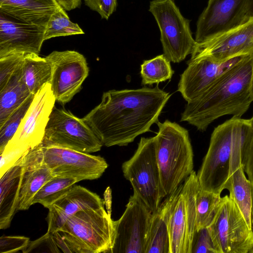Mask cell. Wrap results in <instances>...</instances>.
Wrapping results in <instances>:
<instances>
[{
  "label": "cell",
  "instance_id": "277c9868",
  "mask_svg": "<svg viewBox=\"0 0 253 253\" xmlns=\"http://www.w3.org/2000/svg\"><path fill=\"white\" fill-rule=\"evenodd\" d=\"M156 156L165 197L172 194L193 171L188 131L175 122L157 123Z\"/></svg>",
  "mask_w": 253,
  "mask_h": 253
},
{
  "label": "cell",
  "instance_id": "7c38bea8",
  "mask_svg": "<svg viewBox=\"0 0 253 253\" xmlns=\"http://www.w3.org/2000/svg\"><path fill=\"white\" fill-rule=\"evenodd\" d=\"M152 212L133 192L122 216L114 220L115 237L110 253H144Z\"/></svg>",
  "mask_w": 253,
  "mask_h": 253
},
{
  "label": "cell",
  "instance_id": "8fae6325",
  "mask_svg": "<svg viewBox=\"0 0 253 253\" xmlns=\"http://www.w3.org/2000/svg\"><path fill=\"white\" fill-rule=\"evenodd\" d=\"M42 144L86 153L100 151L103 146L82 118L64 109L55 107L45 127Z\"/></svg>",
  "mask_w": 253,
  "mask_h": 253
},
{
  "label": "cell",
  "instance_id": "ac0fdd59",
  "mask_svg": "<svg viewBox=\"0 0 253 253\" xmlns=\"http://www.w3.org/2000/svg\"><path fill=\"white\" fill-rule=\"evenodd\" d=\"M45 27L23 22L0 11V58L14 53L39 54Z\"/></svg>",
  "mask_w": 253,
  "mask_h": 253
},
{
  "label": "cell",
  "instance_id": "f35d334b",
  "mask_svg": "<svg viewBox=\"0 0 253 253\" xmlns=\"http://www.w3.org/2000/svg\"><path fill=\"white\" fill-rule=\"evenodd\" d=\"M248 13L249 18L253 17V0H248Z\"/></svg>",
  "mask_w": 253,
  "mask_h": 253
},
{
  "label": "cell",
  "instance_id": "e0dca14e",
  "mask_svg": "<svg viewBox=\"0 0 253 253\" xmlns=\"http://www.w3.org/2000/svg\"><path fill=\"white\" fill-rule=\"evenodd\" d=\"M249 55H242L223 62L199 58L190 59L180 75L177 91L187 102L200 96L232 69L245 61Z\"/></svg>",
  "mask_w": 253,
  "mask_h": 253
},
{
  "label": "cell",
  "instance_id": "4fadbf2b",
  "mask_svg": "<svg viewBox=\"0 0 253 253\" xmlns=\"http://www.w3.org/2000/svg\"><path fill=\"white\" fill-rule=\"evenodd\" d=\"M45 58L51 67L52 92L56 101L64 105L80 91L88 75L86 59L74 50L53 51Z\"/></svg>",
  "mask_w": 253,
  "mask_h": 253
},
{
  "label": "cell",
  "instance_id": "f546056e",
  "mask_svg": "<svg viewBox=\"0 0 253 253\" xmlns=\"http://www.w3.org/2000/svg\"><path fill=\"white\" fill-rule=\"evenodd\" d=\"M84 34L77 24L69 19L65 10L60 6L50 16L46 26L44 40L50 38Z\"/></svg>",
  "mask_w": 253,
  "mask_h": 253
},
{
  "label": "cell",
  "instance_id": "484cf974",
  "mask_svg": "<svg viewBox=\"0 0 253 253\" xmlns=\"http://www.w3.org/2000/svg\"><path fill=\"white\" fill-rule=\"evenodd\" d=\"M21 70L23 80L33 95L45 84L49 83L51 70L45 57H41L35 53L25 54Z\"/></svg>",
  "mask_w": 253,
  "mask_h": 253
},
{
  "label": "cell",
  "instance_id": "836d02e7",
  "mask_svg": "<svg viewBox=\"0 0 253 253\" xmlns=\"http://www.w3.org/2000/svg\"><path fill=\"white\" fill-rule=\"evenodd\" d=\"M22 252L56 253L60 251L53 238L52 234L47 232L36 240L30 242L26 249Z\"/></svg>",
  "mask_w": 253,
  "mask_h": 253
},
{
  "label": "cell",
  "instance_id": "8d00e7d4",
  "mask_svg": "<svg viewBox=\"0 0 253 253\" xmlns=\"http://www.w3.org/2000/svg\"><path fill=\"white\" fill-rule=\"evenodd\" d=\"M253 123V116L251 118ZM243 166L244 171L247 175L248 179L251 181H253V129L252 138L244 158L243 161Z\"/></svg>",
  "mask_w": 253,
  "mask_h": 253
},
{
  "label": "cell",
  "instance_id": "44dd1931",
  "mask_svg": "<svg viewBox=\"0 0 253 253\" xmlns=\"http://www.w3.org/2000/svg\"><path fill=\"white\" fill-rule=\"evenodd\" d=\"M61 6L56 0H0V11L26 23L46 26Z\"/></svg>",
  "mask_w": 253,
  "mask_h": 253
},
{
  "label": "cell",
  "instance_id": "6da1fadb",
  "mask_svg": "<svg viewBox=\"0 0 253 253\" xmlns=\"http://www.w3.org/2000/svg\"><path fill=\"white\" fill-rule=\"evenodd\" d=\"M170 94L160 89L110 90L83 120L106 147L126 146L138 135L151 131Z\"/></svg>",
  "mask_w": 253,
  "mask_h": 253
},
{
  "label": "cell",
  "instance_id": "5b68a950",
  "mask_svg": "<svg viewBox=\"0 0 253 253\" xmlns=\"http://www.w3.org/2000/svg\"><path fill=\"white\" fill-rule=\"evenodd\" d=\"M57 232L71 253H110L115 237L114 220L104 206L76 212Z\"/></svg>",
  "mask_w": 253,
  "mask_h": 253
},
{
  "label": "cell",
  "instance_id": "4dcf8cb0",
  "mask_svg": "<svg viewBox=\"0 0 253 253\" xmlns=\"http://www.w3.org/2000/svg\"><path fill=\"white\" fill-rule=\"evenodd\" d=\"M35 95L32 94L0 126V154L16 133L29 109Z\"/></svg>",
  "mask_w": 253,
  "mask_h": 253
},
{
  "label": "cell",
  "instance_id": "d6986e66",
  "mask_svg": "<svg viewBox=\"0 0 253 253\" xmlns=\"http://www.w3.org/2000/svg\"><path fill=\"white\" fill-rule=\"evenodd\" d=\"M104 203L97 194L74 185L48 209L47 232L51 234L57 232L71 215L80 211L101 208Z\"/></svg>",
  "mask_w": 253,
  "mask_h": 253
},
{
  "label": "cell",
  "instance_id": "5bb4252c",
  "mask_svg": "<svg viewBox=\"0 0 253 253\" xmlns=\"http://www.w3.org/2000/svg\"><path fill=\"white\" fill-rule=\"evenodd\" d=\"M43 159L53 177L75 179L77 182L99 178L108 167L105 160L70 149L43 146Z\"/></svg>",
  "mask_w": 253,
  "mask_h": 253
},
{
  "label": "cell",
  "instance_id": "83f0119b",
  "mask_svg": "<svg viewBox=\"0 0 253 253\" xmlns=\"http://www.w3.org/2000/svg\"><path fill=\"white\" fill-rule=\"evenodd\" d=\"M170 61L164 54L144 60L141 65L140 76L142 85H151L170 80L174 73Z\"/></svg>",
  "mask_w": 253,
  "mask_h": 253
},
{
  "label": "cell",
  "instance_id": "d6a6232c",
  "mask_svg": "<svg viewBox=\"0 0 253 253\" xmlns=\"http://www.w3.org/2000/svg\"><path fill=\"white\" fill-rule=\"evenodd\" d=\"M191 253H217L208 227L195 231Z\"/></svg>",
  "mask_w": 253,
  "mask_h": 253
},
{
  "label": "cell",
  "instance_id": "52a82bcc",
  "mask_svg": "<svg viewBox=\"0 0 253 253\" xmlns=\"http://www.w3.org/2000/svg\"><path fill=\"white\" fill-rule=\"evenodd\" d=\"M122 169L133 192L154 213L166 197L157 162L155 136L141 137L134 155L123 164Z\"/></svg>",
  "mask_w": 253,
  "mask_h": 253
},
{
  "label": "cell",
  "instance_id": "f1b7e54d",
  "mask_svg": "<svg viewBox=\"0 0 253 253\" xmlns=\"http://www.w3.org/2000/svg\"><path fill=\"white\" fill-rule=\"evenodd\" d=\"M77 182L74 178L53 177L36 193L32 200V205L40 203L48 209Z\"/></svg>",
  "mask_w": 253,
  "mask_h": 253
},
{
  "label": "cell",
  "instance_id": "1f68e13d",
  "mask_svg": "<svg viewBox=\"0 0 253 253\" xmlns=\"http://www.w3.org/2000/svg\"><path fill=\"white\" fill-rule=\"evenodd\" d=\"M25 55L23 53H14L0 58V90L6 85L21 64Z\"/></svg>",
  "mask_w": 253,
  "mask_h": 253
},
{
  "label": "cell",
  "instance_id": "d590c367",
  "mask_svg": "<svg viewBox=\"0 0 253 253\" xmlns=\"http://www.w3.org/2000/svg\"><path fill=\"white\" fill-rule=\"evenodd\" d=\"M91 9L98 12L102 19L108 20L116 10L117 0H84Z\"/></svg>",
  "mask_w": 253,
  "mask_h": 253
},
{
  "label": "cell",
  "instance_id": "603a6c76",
  "mask_svg": "<svg viewBox=\"0 0 253 253\" xmlns=\"http://www.w3.org/2000/svg\"><path fill=\"white\" fill-rule=\"evenodd\" d=\"M172 194L167 197L151 219L144 253H170L168 215Z\"/></svg>",
  "mask_w": 253,
  "mask_h": 253
},
{
  "label": "cell",
  "instance_id": "d4e9b609",
  "mask_svg": "<svg viewBox=\"0 0 253 253\" xmlns=\"http://www.w3.org/2000/svg\"><path fill=\"white\" fill-rule=\"evenodd\" d=\"M226 189L248 225L253 229L252 182L247 177L243 166L232 173Z\"/></svg>",
  "mask_w": 253,
  "mask_h": 253
},
{
  "label": "cell",
  "instance_id": "ba28073f",
  "mask_svg": "<svg viewBox=\"0 0 253 253\" xmlns=\"http://www.w3.org/2000/svg\"><path fill=\"white\" fill-rule=\"evenodd\" d=\"M200 188L193 170L172 193L168 215L170 253H191L196 231V196Z\"/></svg>",
  "mask_w": 253,
  "mask_h": 253
},
{
  "label": "cell",
  "instance_id": "9c48e42d",
  "mask_svg": "<svg viewBox=\"0 0 253 253\" xmlns=\"http://www.w3.org/2000/svg\"><path fill=\"white\" fill-rule=\"evenodd\" d=\"M149 11L160 31L164 55L173 63H179L193 52L197 42L192 37L190 20L181 13L172 0H153Z\"/></svg>",
  "mask_w": 253,
  "mask_h": 253
},
{
  "label": "cell",
  "instance_id": "ffe728a7",
  "mask_svg": "<svg viewBox=\"0 0 253 253\" xmlns=\"http://www.w3.org/2000/svg\"><path fill=\"white\" fill-rule=\"evenodd\" d=\"M23 167L17 211L28 210L42 187L52 176L44 161L42 143L29 150L20 159Z\"/></svg>",
  "mask_w": 253,
  "mask_h": 253
},
{
  "label": "cell",
  "instance_id": "4316f807",
  "mask_svg": "<svg viewBox=\"0 0 253 253\" xmlns=\"http://www.w3.org/2000/svg\"><path fill=\"white\" fill-rule=\"evenodd\" d=\"M221 194L199 189L196 196V230L210 226L217 211Z\"/></svg>",
  "mask_w": 253,
  "mask_h": 253
},
{
  "label": "cell",
  "instance_id": "7402d4cb",
  "mask_svg": "<svg viewBox=\"0 0 253 253\" xmlns=\"http://www.w3.org/2000/svg\"><path fill=\"white\" fill-rule=\"evenodd\" d=\"M23 167L19 159L0 177V229L10 225L17 211Z\"/></svg>",
  "mask_w": 253,
  "mask_h": 253
},
{
  "label": "cell",
  "instance_id": "e575fe53",
  "mask_svg": "<svg viewBox=\"0 0 253 253\" xmlns=\"http://www.w3.org/2000/svg\"><path fill=\"white\" fill-rule=\"evenodd\" d=\"M30 239L24 236H1L0 238V253H13L23 252L30 243Z\"/></svg>",
  "mask_w": 253,
  "mask_h": 253
},
{
  "label": "cell",
  "instance_id": "2e32d148",
  "mask_svg": "<svg viewBox=\"0 0 253 253\" xmlns=\"http://www.w3.org/2000/svg\"><path fill=\"white\" fill-rule=\"evenodd\" d=\"M253 51V17L244 24L208 41L197 43L190 59L223 62Z\"/></svg>",
  "mask_w": 253,
  "mask_h": 253
},
{
  "label": "cell",
  "instance_id": "ab89813d",
  "mask_svg": "<svg viewBox=\"0 0 253 253\" xmlns=\"http://www.w3.org/2000/svg\"><path fill=\"white\" fill-rule=\"evenodd\" d=\"M250 61L252 65V90L253 95V51L252 53L249 55Z\"/></svg>",
  "mask_w": 253,
  "mask_h": 253
},
{
  "label": "cell",
  "instance_id": "9a60e30c",
  "mask_svg": "<svg viewBox=\"0 0 253 253\" xmlns=\"http://www.w3.org/2000/svg\"><path fill=\"white\" fill-rule=\"evenodd\" d=\"M248 0H209L197 23L195 41L210 40L244 24L250 18Z\"/></svg>",
  "mask_w": 253,
  "mask_h": 253
},
{
  "label": "cell",
  "instance_id": "30bf717a",
  "mask_svg": "<svg viewBox=\"0 0 253 253\" xmlns=\"http://www.w3.org/2000/svg\"><path fill=\"white\" fill-rule=\"evenodd\" d=\"M208 229L217 253H251L253 250V229L229 195L221 198Z\"/></svg>",
  "mask_w": 253,
  "mask_h": 253
},
{
  "label": "cell",
  "instance_id": "60d3db41",
  "mask_svg": "<svg viewBox=\"0 0 253 253\" xmlns=\"http://www.w3.org/2000/svg\"><path fill=\"white\" fill-rule=\"evenodd\" d=\"M252 221H253V181L252 182Z\"/></svg>",
  "mask_w": 253,
  "mask_h": 253
},
{
  "label": "cell",
  "instance_id": "8992f818",
  "mask_svg": "<svg viewBox=\"0 0 253 253\" xmlns=\"http://www.w3.org/2000/svg\"><path fill=\"white\" fill-rule=\"evenodd\" d=\"M56 101L49 83L35 95L16 133L0 154V178L27 152L42 143Z\"/></svg>",
  "mask_w": 253,
  "mask_h": 253
},
{
  "label": "cell",
  "instance_id": "3957f363",
  "mask_svg": "<svg viewBox=\"0 0 253 253\" xmlns=\"http://www.w3.org/2000/svg\"><path fill=\"white\" fill-rule=\"evenodd\" d=\"M253 129L251 119L237 117L214 128L197 173L201 189L220 194L226 189L232 173L243 166Z\"/></svg>",
  "mask_w": 253,
  "mask_h": 253
},
{
  "label": "cell",
  "instance_id": "7a4b0ae2",
  "mask_svg": "<svg viewBox=\"0 0 253 253\" xmlns=\"http://www.w3.org/2000/svg\"><path fill=\"white\" fill-rule=\"evenodd\" d=\"M250 56L221 77L196 99L187 102L181 122L204 131L225 115L241 117L253 102Z\"/></svg>",
  "mask_w": 253,
  "mask_h": 253
},
{
  "label": "cell",
  "instance_id": "cb8c5ba5",
  "mask_svg": "<svg viewBox=\"0 0 253 253\" xmlns=\"http://www.w3.org/2000/svg\"><path fill=\"white\" fill-rule=\"evenodd\" d=\"M22 63L0 90V126L32 94L23 80Z\"/></svg>",
  "mask_w": 253,
  "mask_h": 253
},
{
  "label": "cell",
  "instance_id": "74e56055",
  "mask_svg": "<svg viewBox=\"0 0 253 253\" xmlns=\"http://www.w3.org/2000/svg\"><path fill=\"white\" fill-rule=\"evenodd\" d=\"M56 1L65 10H71L79 7L81 0H56Z\"/></svg>",
  "mask_w": 253,
  "mask_h": 253
}]
</instances>
